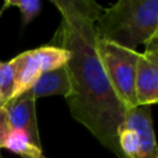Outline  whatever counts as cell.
Returning a JSON list of instances; mask_svg holds the SVG:
<instances>
[{"mask_svg":"<svg viewBox=\"0 0 158 158\" xmlns=\"http://www.w3.org/2000/svg\"><path fill=\"white\" fill-rule=\"evenodd\" d=\"M4 104H5V101L1 99V96H0V107H2L4 106Z\"/></svg>","mask_w":158,"mask_h":158,"instance_id":"cell-13","label":"cell"},{"mask_svg":"<svg viewBox=\"0 0 158 158\" xmlns=\"http://www.w3.org/2000/svg\"><path fill=\"white\" fill-rule=\"evenodd\" d=\"M0 158H4V157H2V156H1V154H0Z\"/></svg>","mask_w":158,"mask_h":158,"instance_id":"cell-14","label":"cell"},{"mask_svg":"<svg viewBox=\"0 0 158 158\" xmlns=\"http://www.w3.org/2000/svg\"><path fill=\"white\" fill-rule=\"evenodd\" d=\"M116 136L123 158H158L151 106L127 110Z\"/></svg>","mask_w":158,"mask_h":158,"instance_id":"cell-4","label":"cell"},{"mask_svg":"<svg viewBox=\"0 0 158 158\" xmlns=\"http://www.w3.org/2000/svg\"><path fill=\"white\" fill-rule=\"evenodd\" d=\"M17 7L22 15V23L28 25L40 12L42 4L40 0H5L1 10H0V16L7 7Z\"/></svg>","mask_w":158,"mask_h":158,"instance_id":"cell-10","label":"cell"},{"mask_svg":"<svg viewBox=\"0 0 158 158\" xmlns=\"http://www.w3.org/2000/svg\"><path fill=\"white\" fill-rule=\"evenodd\" d=\"M135 91L138 106H151L158 100V35L144 43L136 65Z\"/></svg>","mask_w":158,"mask_h":158,"instance_id":"cell-6","label":"cell"},{"mask_svg":"<svg viewBox=\"0 0 158 158\" xmlns=\"http://www.w3.org/2000/svg\"><path fill=\"white\" fill-rule=\"evenodd\" d=\"M70 54L67 49L56 46H42L20 53L10 59L14 67V96L30 90L44 72L65 65Z\"/></svg>","mask_w":158,"mask_h":158,"instance_id":"cell-5","label":"cell"},{"mask_svg":"<svg viewBox=\"0 0 158 158\" xmlns=\"http://www.w3.org/2000/svg\"><path fill=\"white\" fill-rule=\"evenodd\" d=\"M11 131H12V127L10 125L7 114H6L4 107H0V149L4 148L6 138Z\"/></svg>","mask_w":158,"mask_h":158,"instance_id":"cell-12","label":"cell"},{"mask_svg":"<svg viewBox=\"0 0 158 158\" xmlns=\"http://www.w3.org/2000/svg\"><path fill=\"white\" fill-rule=\"evenodd\" d=\"M99 41L136 51L158 35V0H120L95 22Z\"/></svg>","mask_w":158,"mask_h":158,"instance_id":"cell-2","label":"cell"},{"mask_svg":"<svg viewBox=\"0 0 158 158\" xmlns=\"http://www.w3.org/2000/svg\"><path fill=\"white\" fill-rule=\"evenodd\" d=\"M70 90L72 86L67 65L44 72L31 88L32 95L36 100L48 95H60L65 99L69 96Z\"/></svg>","mask_w":158,"mask_h":158,"instance_id":"cell-8","label":"cell"},{"mask_svg":"<svg viewBox=\"0 0 158 158\" xmlns=\"http://www.w3.org/2000/svg\"><path fill=\"white\" fill-rule=\"evenodd\" d=\"M14 67L11 62H0V96L6 102L14 96Z\"/></svg>","mask_w":158,"mask_h":158,"instance_id":"cell-11","label":"cell"},{"mask_svg":"<svg viewBox=\"0 0 158 158\" xmlns=\"http://www.w3.org/2000/svg\"><path fill=\"white\" fill-rule=\"evenodd\" d=\"M98 53L107 80L126 111L138 106L135 79L139 52L98 40Z\"/></svg>","mask_w":158,"mask_h":158,"instance_id":"cell-3","label":"cell"},{"mask_svg":"<svg viewBox=\"0 0 158 158\" xmlns=\"http://www.w3.org/2000/svg\"><path fill=\"white\" fill-rule=\"evenodd\" d=\"M60 15V23L51 46L70 54L67 70L70 94L65 98L75 121L117 158H123L117 144V128L126 109L115 95L98 53L95 22L104 7L94 0H52Z\"/></svg>","mask_w":158,"mask_h":158,"instance_id":"cell-1","label":"cell"},{"mask_svg":"<svg viewBox=\"0 0 158 158\" xmlns=\"http://www.w3.org/2000/svg\"><path fill=\"white\" fill-rule=\"evenodd\" d=\"M4 148L21 156L22 158H46L42 148H38L21 130H12L6 138Z\"/></svg>","mask_w":158,"mask_h":158,"instance_id":"cell-9","label":"cell"},{"mask_svg":"<svg viewBox=\"0 0 158 158\" xmlns=\"http://www.w3.org/2000/svg\"><path fill=\"white\" fill-rule=\"evenodd\" d=\"M2 107L7 114L12 130L23 131L33 144L42 148L36 117V99L33 98L31 89L10 99Z\"/></svg>","mask_w":158,"mask_h":158,"instance_id":"cell-7","label":"cell"}]
</instances>
